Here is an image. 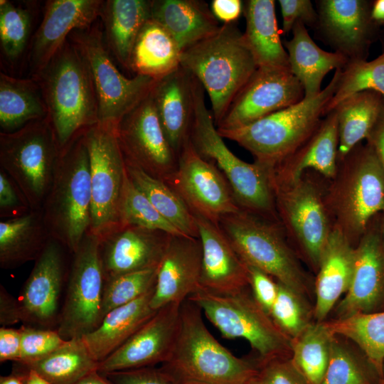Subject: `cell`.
Returning <instances> with one entry per match:
<instances>
[{
	"label": "cell",
	"instance_id": "obj_35",
	"mask_svg": "<svg viewBox=\"0 0 384 384\" xmlns=\"http://www.w3.org/2000/svg\"><path fill=\"white\" fill-rule=\"evenodd\" d=\"M181 50L171 34L149 18L134 43L130 70L136 75L159 80L181 65Z\"/></svg>",
	"mask_w": 384,
	"mask_h": 384
},
{
	"label": "cell",
	"instance_id": "obj_64",
	"mask_svg": "<svg viewBox=\"0 0 384 384\" xmlns=\"http://www.w3.org/2000/svg\"><path fill=\"white\" fill-rule=\"evenodd\" d=\"M383 384H384V380H383Z\"/></svg>",
	"mask_w": 384,
	"mask_h": 384
},
{
	"label": "cell",
	"instance_id": "obj_57",
	"mask_svg": "<svg viewBox=\"0 0 384 384\" xmlns=\"http://www.w3.org/2000/svg\"><path fill=\"white\" fill-rule=\"evenodd\" d=\"M366 140L373 147L384 169V99L378 118Z\"/></svg>",
	"mask_w": 384,
	"mask_h": 384
},
{
	"label": "cell",
	"instance_id": "obj_11",
	"mask_svg": "<svg viewBox=\"0 0 384 384\" xmlns=\"http://www.w3.org/2000/svg\"><path fill=\"white\" fill-rule=\"evenodd\" d=\"M68 39L89 69L97 99L98 124L116 129L122 117L151 93L157 80L124 76L110 58L97 24L73 31Z\"/></svg>",
	"mask_w": 384,
	"mask_h": 384
},
{
	"label": "cell",
	"instance_id": "obj_63",
	"mask_svg": "<svg viewBox=\"0 0 384 384\" xmlns=\"http://www.w3.org/2000/svg\"><path fill=\"white\" fill-rule=\"evenodd\" d=\"M182 384H199V383H182Z\"/></svg>",
	"mask_w": 384,
	"mask_h": 384
},
{
	"label": "cell",
	"instance_id": "obj_52",
	"mask_svg": "<svg viewBox=\"0 0 384 384\" xmlns=\"http://www.w3.org/2000/svg\"><path fill=\"white\" fill-rule=\"evenodd\" d=\"M252 295L260 306L270 315L277 298L278 283L263 271L247 265Z\"/></svg>",
	"mask_w": 384,
	"mask_h": 384
},
{
	"label": "cell",
	"instance_id": "obj_43",
	"mask_svg": "<svg viewBox=\"0 0 384 384\" xmlns=\"http://www.w3.org/2000/svg\"><path fill=\"white\" fill-rule=\"evenodd\" d=\"M119 225H131L158 230L171 235H184L154 207L133 183L127 170L119 204Z\"/></svg>",
	"mask_w": 384,
	"mask_h": 384
},
{
	"label": "cell",
	"instance_id": "obj_55",
	"mask_svg": "<svg viewBox=\"0 0 384 384\" xmlns=\"http://www.w3.org/2000/svg\"><path fill=\"white\" fill-rule=\"evenodd\" d=\"M18 322H21V314L18 298L0 284V324L9 327Z\"/></svg>",
	"mask_w": 384,
	"mask_h": 384
},
{
	"label": "cell",
	"instance_id": "obj_9",
	"mask_svg": "<svg viewBox=\"0 0 384 384\" xmlns=\"http://www.w3.org/2000/svg\"><path fill=\"white\" fill-rule=\"evenodd\" d=\"M60 153L48 117L12 132H0V166L15 182L32 210H41Z\"/></svg>",
	"mask_w": 384,
	"mask_h": 384
},
{
	"label": "cell",
	"instance_id": "obj_24",
	"mask_svg": "<svg viewBox=\"0 0 384 384\" xmlns=\"http://www.w3.org/2000/svg\"><path fill=\"white\" fill-rule=\"evenodd\" d=\"M202 246L200 289L218 294H232L250 286L246 264L218 225L193 215Z\"/></svg>",
	"mask_w": 384,
	"mask_h": 384
},
{
	"label": "cell",
	"instance_id": "obj_36",
	"mask_svg": "<svg viewBox=\"0 0 384 384\" xmlns=\"http://www.w3.org/2000/svg\"><path fill=\"white\" fill-rule=\"evenodd\" d=\"M48 108L38 82L0 73V127L2 132L16 131L48 117Z\"/></svg>",
	"mask_w": 384,
	"mask_h": 384
},
{
	"label": "cell",
	"instance_id": "obj_34",
	"mask_svg": "<svg viewBox=\"0 0 384 384\" xmlns=\"http://www.w3.org/2000/svg\"><path fill=\"white\" fill-rule=\"evenodd\" d=\"M151 1L108 0L101 17L107 44L125 68L130 69L132 50L145 23L151 18Z\"/></svg>",
	"mask_w": 384,
	"mask_h": 384
},
{
	"label": "cell",
	"instance_id": "obj_32",
	"mask_svg": "<svg viewBox=\"0 0 384 384\" xmlns=\"http://www.w3.org/2000/svg\"><path fill=\"white\" fill-rule=\"evenodd\" d=\"M243 13L246 19L243 36L258 68L290 69L279 36L274 1H246Z\"/></svg>",
	"mask_w": 384,
	"mask_h": 384
},
{
	"label": "cell",
	"instance_id": "obj_19",
	"mask_svg": "<svg viewBox=\"0 0 384 384\" xmlns=\"http://www.w3.org/2000/svg\"><path fill=\"white\" fill-rule=\"evenodd\" d=\"M181 304L171 303L159 309L123 345L100 362L97 370L106 374L167 361L178 333Z\"/></svg>",
	"mask_w": 384,
	"mask_h": 384
},
{
	"label": "cell",
	"instance_id": "obj_10",
	"mask_svg": "<svg viewBox=\"0 0 384 384\" xmlns=\"http://www.w3.org/2000/svg\"><path fill=\"white\" fill-rule=\"evenodd\" d=\"M188 299L226 338H241L259 354L260 361L287 358L292 339L274 324L247 288L232 294H218L199 289Z\"/></svg>",
	"mask_w": 384,
	"mask_h": 384
},
{
	"label": "cell",
	"instance_id": "obj_40",
	"mask_svg": "<svg viewBox=\"0 0 384 384\" xmlns=\"http://www.w3.org/2000/svg\"><path fill=\"white\" fill-rule=\"evenodd\" d=\"M335 336L353 341L364 352L377 373L384 365V311L357 313L326 323Z\"/></svg>",
	"mask_w": 384,
	"mask_h": 384
},
{
	"label": "cell",
	"instance_id": "obj_16",
	"mask_svg": "<svg viewBox=\"0 0 384 384\" xmlns=\"http://www.w3.org/2000/svg\"><path fill=\"white\" fill-rule=\"evenodd\" d=\"M165 183L180 196L193 215L215 225H218L223 216L240 209L224 176L195 150L189 139L178 156L175 171Z\"/></svg>",
	"mask_w": 384,
	"mask_h": 384
},
{
	"label": "cell",
	"instance_id": "obj_59",
	"mask_svg": "<svg viewBox=\"0 0 384 384\" xmlns=\"http://www.w3.org/2000/svg\"><path fill=\"white\" fill-rule=\"evenodd\" d=\"M26 372L17 368L8 375L0 377V384H26Z\"/></svg>",
	"mask_w": 384,
	"mask_h": 384
},
{
	"label": "cell",
	"instance_id": "obj_18",
	"mask_svg": "<svg viewBox=\"0 0 384 384\" xmlns=\"http://www.w3.org/2000/svg\"><path fill=\"white\" fill-rule=\"evenodd\" d=\"M304 98V87L290 69L258 68L231 102L216 128L228 130L245 126Z\"/></svg>",
	"mask_w": 384,
	"mask_h": 384
},
{
	"label": "cell",
	"instance_id": "obj_45",
	"mask_svg": "<svg viewBox=\"0 0 384 384\" xmlns=\"http://www.w3.org/2000/svg\"><path fill=\"white\" fill-rule=\"evenodd\" d=\"M31 26L30 11L7 0L0 1V42L9 60L18 59L23 53Z\"/></svg>",
	"mask_w": 384,
	"mask_h": 384
},
{
	"label": "cell",
	"instance_id": "obj_2",
	"mask_svg": "<svg viewBox=\"0 0 384 384\" xmlns=\"http://www.w3.org/2000/svg\"><path fill=\"white\" fill-rule=\"evenodd\" d=\"M36 79L60 149L99 123L97 99L85 61L68 38Z\"/></svg>",
	"mask_w": 384,
	"mask_h": 384
},
{
	"label": "cell",
	"instance_id": "obj_20",
	"mask_svg": "<svg viewBox=\"0 0 384 384\" xmlns=\"http://www.w3.org/2000/svg\"><path fill=\"white\" fill-rule=\"evenodd\" d=\"M171 236L161 230L119 225L100 240L105 280L157 268Z\"/></svg>",
	"mask_w": 384,
	"mask_h": 384
},
{
	"label": "cell",
	"instance_id": "obj_33",
	"mask_svg": "<svg viewBox=\"0 0 384 384\" xmlns=\"http://www.w3.org/2000/svg\"><path fill=\"white\" fill-rule=\"evenodd\" d=\"M50 238L41 210L0 222V267L14 269L35 261Z\"/></svg>",
	"mask_w": 384,
	"mask_h": 384
},
{
	"label": "cell",
	"instance_id": "obj_22",
	"mask_svg": "<svg viewBox=\"0 0 384 384\" xmlns=\"http://www.w3.org/2000/svg\"><path fill=\"white\" fill-rule=\"evenodd\" d=\"M350 286L337 307L338 318L371 312L384 295V238L372 221L355 247Z\"/></svg>",
	"mask_w": 384,
	"mask_h": 384
},
{
	"label": "cell",
	"instance_id": "obj_49",
	"mask_svg": "<svg viewBox=\"0 0 384 384\" xmlns=\"http://www.w3.org/2000/svg\"><path fill=\"white\" fill-rule=\"evenodd\" d=\"M246 384H308L304 376L287 358L258 361L255 373Z\"/></svg>",
	"mask_w": 384,
	"mask_h": 384
},
{
	"label": "cell",
	"instance_id": "obj_29",
	"mask_svg": "<svg viewBox=\"0 0 384 384\" xmlns=\"http://www.w3.org/2000/svg\"><path fill=\"white\" fill-rule=\"evenodd\" d=\"M151 18L171 34L181 52L220 27L208 4L200 0H151Z\"/></svg>",
	"mask_w": 384,
	"mask_h": 384
},
{
	"label": "cell",
	"instance_id": "obj_60",
	"mask_svg": "<svg viewBox=\"0 0 384 384\" xmlns=\"http://www.w3.org/2000/svg\"><path fill=\"white\" fill-rule=\"evenodd\" d=\"M370 18L375 24L384 23V0H376L370 9Z\"/></svg>",
	"mask_w": 384,
	"mask_h": 384
},
{
	"label": "cell",
	"instance_id": "obj_7",
	"mask_svg": "<svg viewBox=\"0 0 384 384\" xmlns=\"http://www.w3.org/2000/svg\"><path fill=\"white\" fill-rule=\"evenodd\" d=\"M341 161L324 201L333 226L353 244L377 215L384 214V169L368 142Z\"/></svg>",
	"mask_w": 384,
	"mask_h": 384
},
{
	"label": "cell",
	"instance_id": "obj_27",
	"mask_svg": "<svg viewBox=\"0 0 384 384\" xmlns=\"http://www.w3.org/2000/svg\"><path fill=\"white\" fill-rule=\"evenodd\" d=\"M338 114L334 110L296 152L274 169L272 178L278 182H292L311 169L333 179L338 170Z\"/></svg>",
	"mask_w": 384,
	"mask_h": 384
},
{
	"label": "cell",
	"instance_id": "obj_38",
	"mask_svg": "<svg viewBox=\"0 0 384 384\" xmlns=\"http://www.w3.org/2000/svg\"><path fill=\"white\" fill-rule=\"evenodd\" d=\"M383 97L373 91L356 93L335 109L338 114V158L343 159L363 139H367L380 113Z\"/></svg>",
	"mask_w": 384,
	"mask_h": 384
},
{
	"label": "cell",
	"instance_id": "obj_6",
	"mask_svg": "<svg viewBox=\"0 0 384 384\" xmlns=\"http://www.w3.org/2000/svg\"><path fill=\"white\" fill-rule=\"evenodd\" d=\"M84 132L60 149L53 181L41 208L50 238L72 254L91 225L90 158Z\"/></svg>",
	"mask_w": 384,
	"mask_h": 384
},
{
	"label": "cell",
	"instance_id": "obj_21",
	"mask_svg": "<svg viewBox=\"0 0 384 384\" xmlns=\"http://www.w3.org/2000/svg\"><path fill=\"white\" fill-rule=\"evenodd\" d=\"M104 1L51 0L35 33L29 53L31 77L50 61L75 30L91 26L101 16Z\"/></svg>",
	"mask_w": 384,
	"mask_h": 384
},
{
	"label": "cell",
	"instance_id": "obj_15",
	"mask_svg": "<svg viewBox=\"0 0 384 384\" xmlns=\"http://www.w3.org/2000/svg\"><path fill=\"white\" fill-rule=\"evenodd\" d=\"M72 255L61 242L49 239L18 297L23 324L57 329Z\"/></svg>",
	"mask_w": 384,
	"mask_h": 384
},
{
	"label": "cell",
	"instance_id": "obj_54",
	"mask_svg": "<svg viewBox=\"0 0 384 384\" xmlns=\"http://www.w3.org/2000/svg\"><path fill=\"white\" fill-rule=\"evenodd\" d=\"M21 353V333L19 329L1 326L0 328V362H17Z\"/></svg>",
	"mask_w": 384,
	"mask_h": 384
},
{
	"label": "cell",
	"instance_id": "obj_23",
	"mask_svg": "<svg viewBox=\"0 0 384 384\" xmlns=\"http://www.w3.org/2000/svg\"><path fill=\"white\" fill-rule=\"evenodd\" d=\"M202 246L199 238L172 235L157 270L151 306L181 304L200 289Z\"/></svg>",
	"mask_w": 384,
	"mask_h": 384
},
{
	"label": "cell",
	"instance_id": "obj_13",
	"mask_svg": "<svg viewBox=\"0 0 384 384\" xmlns=\"http://www.w3.org/2000/svg\"><path fill=\"white\" fill-rule=\"evenodd\" d=\"M100 239L87 233L73 253L57 331L65 340L80 338L102 321L105 275Z\"/></svg>",
	"mask_w": 384,
	"mask_h": 384
},
{
	"label": "cell",
	"instance_id": "obj_51",
	"mask_svg": "<svg viewBox=\"0 0 384 384\" xmlns=\"http://www.w3.org/2000/svg\"><path fill=\"white\" fill-rule=\"evenodd\" d=\"M105 375L114 384H179L161 367H144L112 372Z\"/></svg>",
	"mask_w": 384,
	"mask_h": 384
},
{
	"label": "cell",
	"instance_id": "obj_12",
	"mask_svg": "<svg viewBox=\"0 0 384 384\" xmlns=\"http://www.w3.org/2000/svg\"><path fill=\"white\" fill-rule=\"evenodd\" d=\"M278 218L287 235L297 243L315 270L333 224L319 184L305 173L292 182L272 178Z\"/></svg>",
	"mask_w": 384,
	"mask_h": 384
},
{
	"label": "cell",
	"instance_id": "obj_8",
	"mask_svg": "<svg viewBox=\"0 0 384 384\" xmlns=\"http://www.w3.org/2000/svg\"><path fill=\"white\" fill-rule=\"evenodd\" d=\"M218 226L245 264L302 297L308 292L307 276L286 241L279 222L240 208L223 216Z\"/></svg>",
	"mask_w": 384,
	"mask_h": 384
},
{
	"label": "cell",
	"instance_id": "obj_50",
	"mask_svg": "<svg viewBox=\"0 0 384 384\" xmlns=\"http://www.w3.org/2000/svg\"><path fill=\"white\" fill-rule=\"evenodd\" d=\"M31 210L22 191L11 177L0 169V217L1 220L21 217Z\"/></svg>",
	"mask_w": 384,
	"mask_h": 384
},
{
	"label": "cell",
	"instance_id": "obj_5",
	"mask_svg": "<svg viewBox=\"0 0 384 384\" xmlns=\"http://www.w3.org/2000/svg\"><path fill=\"white\" fill-rule=\"evenodd\" d=\"M342 69V68H341ZM316 95L272 113L245 126L218 130L223 138L247 150L255 161L270 169L296 152L314 133L337 87L341 70Z\"/></svg>",
	"mask_w": 384,
	"mask_h": 384
},
{
	"label": "cell",
	"instance_id": "obj_48",
	"mask_svg": "<svg viewBox=\"0 0 384 384\" xmlns=\"http://www.w3.org/2000/svg\"><path fill=\"white\" fill-rule=\"evenodd\" d=\"M19 330L20 358L15 363H26L42 358L66 341L56 329H41L22 324Z\"/></svg>",
	"mask_w": 384,
	"mask_h": 384
},
{
	"label": "cell",
	"instance_id": "obj_46",
	"mask_svg": "<svg viewBox=\"0 0 384 384\" xmlns=\"http://www.w3.org/2000/svg\"><path fill=\"white\" fill-rule=\"evenodd\" d=\"M277 283V296L270 316L279 329L292 340L310 324L309 312L304 297Z\"/></svg>",
	"mask_w": 384,
	"mask_h": 384
},
{
	"label": "cell",
	"instance_id": "obj_58",
	"mask_svg": "<svg viewBox=\"0 0 384 384\" xmlns=\"http://www.w3.org/2000/svg\"><path fill=\"white\" fill-rule=\"evenodd\" d=\"M74 384H114L105 375L95 370Z\"/></svg>",
	"mask_w": 384,
	"mask_h": 384
},
{
	"label": "cell",
	"instance_id": "obj_61",
	"mask_svg": "<svg viewBox=\"0 0 384 384\" xmlns=\"http://www.w3.org/2000/svg\"><path fill=\"white\" fill-rule=\"evenodd\" d=\"M23 371L26 372V384H50L46 380L33 370Z\"/></svg>",
	"mask_w": 384,
	"mask_h": 384
},
{
	"label": "cell",
	"instance_id": "obj_56",
	"mask_svg": "<svg viewBox=\"0 0 384 384\" xmlns=\"http://www.w3.org/2000/svg\"><path fill=\"white\" fill-rule=\"evenodd\" d=\"M210 9L218 21L230 23L236 22L243 12V3L240 0H213Z\"/></svg>",
	"mask_w": 384,
	"mask_h": 384
},
{
	"label": "cell",
	"instance_id": "obj_44",
	"mask_svg": "<svg viewBox=\"0 0 384 384\" xmlns=\"http://www.w3.org/2000/svg\"><path fill=\"white\" fill-rule=\"evenodd\" d=\"M157 268L124 274L105 280L102 320L112 309L141 297L156 286Z\"/></svg>",
	"mask_w": 384,
	"mask_h": 384
},
{
	"label": "cell",
	"instance_id": "obj_42",
	"mask_svg": "<svg viewBox=\"0 0 384 384\" xmlns=\"http://www.w3.org/2000/svg\"><path fill=\"white\" fill-rule=\"evenodd\" d=\"M364 91H373L384 98V52L376 58L348 60L341 70L336 91L326 107L324 114L335 110L348 97Z\"/></svg>",
	"mask_w": 384,
	"mask_h": 384
},
{
	"label": "cell",
	"instance_id": "obj_53",
	"mask_svg": "<svg viewBox=\"0 0 384 384\" xmlns=\"http://www.w3.org/2000/svg\"><path fill=\"white\" fill-rule=\"evenodd\" d=\"M282 16V33L292 31L298 21L311 25L318 20V14L309 0H279Z\"/></svg>",
	"mask_w": 384,
	"mask_h": 384
},
{
	"label": "cell",
	"instance_id": "obj_37",
	"mask_svg": "<svg viewBox=\"0 0 384 384\" xmlns=\"http://www.w3.org/2000/svg\"><path fill=\"white\" fill-rule=\"evenodd\" d=\"M98 366L82 337L66 340L60 347L42 358L14 365L23 370L36 371L50 384H74L97 370Z\"/></svg>",
	"mask_w": 384,
	"mask_h": 384
},
{
	"label": "cell",
	"instance_id": "obj_30",
	"mask_svg": "<svg viewBox=\"0 0 384 384\" xmlns=\"http://www.w3.org/2000/svg\"><path fill=\"white\" fill-rule=\"evenodd\" d=\"M154 289L112 309L96 329L82 336L95 360L100 363L107 358L156 313L151 306Z\"/></svg>",
	"mask_w": 384,
	"mask_h": 384
},
{
	"label": "cell",
	"instance_id": "obj_47",
	"mask_svg": "<svg viewBox=\"0 0 384 384\" xmlns=\"http://www.w3.org/2000/svg\"><path fill=\"white\" fill-rule=\"evenodd\" d=\"M320 384H368L357 358L335 335L331 341L328 366Z\"/></svg>",
	"mask_w": 384,
	"mask_h": 384
},
{
	"label": "cell",
	"instance_id": "obj_25",
	"mask_svg": "<svg viewBox=\"0 0 384 384\" xmlns=\"http://www.w3.org/2000/svg\"><path fill=\"white\" fill-rule=\"evenodd\" d=\"M371 6L363 0L319 1L320 26L337 52L348 60L365 59L372 26Z\"/></svg>",
	"mask_w": 384,
	"mask_h": 384
},
{
	"label": "cell",
	"instance_id": "obj_1",
	"mask_svg": "<svg viewBox=\"0 0 384 384\" xmlns=\"http://www.w3.org/2000/svg\"><path fill=\"white\" fill-rule=\"evenodd\" d=\"M193 116L189 141L225 178L240 208L279 222L272 183L273 169L246 162L234 154L219 134L205 101V90L194 77Z\"/></svg>",
	"mask_w": 384,
	"mask_h": 384
},
{
	"label": "cell",
	"instance_id": "obj_4",
	"mask_svg": "<svg viewBox=\"0 0 384 384\" xmlns=\"http://www.w3.org/2000/svg\"><path fill=\"white\" fill-rule=\"evenodd\" d=\"M180 65L209 96L215 126L258 68L236 22L223 23L213 35L183 50Z\"/></svg>",
	"mask_w": 384,
	"mask_h": 384
},
{
	"label": "cell",
	"instance_id": "obj_3",
	"mask_svg": "<svg viewBox=\"0 0 384 384\" xmlns=\"http://www.w3.org/2000/svg\"><path fill=\"white\" fill-rule=\"evenodd\" d=\"M200 307L181 304L180 325L169 358L161 367L179 384H246L258 363L234 356L210 334Z\"/></svg>",
	"mask_w": 384,
	"mask_h": 384
},
{
	"label": "cell",
	"instance_id": "obj_14",
	"mask_svg": "<svg viewBox=\"0 0 384 384\" xmlns=\"http://www.w3.org/2000/svg\"><path fill=\"white\" fill-rule=\"evenodd\" d=\"M90 158L91 225L100 240L119 226V204L126 175L115 128L97 124L84 132Z\"/></svg>",
	"mask_w": 384,
	"mask_h": 384
},
{
	"label": "cell",
	"instance_id": "obj_26",
	"mask_svg": "<svg viewBox=\"0 0 384 384\" xmlns=\"http://www.w3.org/2000/svg\"><path fill=\"white\" fill-rule=\"evenodd\" d=\"M193 81L194 76L180 65L157 80L151 92L163 130L177 156L189 139L194 107Z\"/></svg>",
	"mask_w": 384,
	"mask_h": 384
},
{
	"label": "cell",
	"instance_id": "obj_41",
	"mask_svg": "<svg viewBox=\"0 0 384 384\" xmlns=\"http://www.w3.org/2000/svg\"><path fill=\"white\" fill-rule=\"evenodd\" d=\"M334 335L324 322L310 323L292 340V361L308 384H320Z\"/></svg>",
	"mask_w": 384,
	"mask_h": 384
},
{
	"label": "cell",
	"instance_id": "obj_31",
	"mask_svg": "<svg viewBox=\"0 0 384 384\" xmlns=\"http://www.w3.org/2000/svg\"><path fill=\"white\" fill-rule=\"evenodd\" d=\"M292 32V38L284 43L290 70L302 85L304 97L315 96L322 90L326 74L343 68L348 59L341 53L326 51L318 46L302 21L295 23Z\"/></svg>",
	"mask_w": 384,
	"mask_h": 384
},
{
	"label": "cell",
	"instance_id": "obj_39",
	"mask_svg": "<svg viewBox=\"0 0 384 384\" xmlns=\"http://www.w3.org/2000/svg\"><path fill=\"white\" fill-rule=\"evenodd\" d=\"M125 166L129 178L164 218L184 235L198 238L193 213L166 183L127 161Z\"/></svg>",
	"mask_w": 384,
	"mask_h": 384
},
{
	"label": "cell",
	"instance_id": "obj_62",
	"mask_svg": "<svg viewBox=\"0 0 384 384\" xmlns=\"http://www.w3.org/2000/svg\"><path fill=\"white\" fill-rule=\"evenodd\" d=\"M380 228L381 233H382L383 237L384 238V218L380 221Z\"/></svg>",
	"mask_w": 384,
	"mask_h": 384
},
{
	"label": "cell",
	"instance_id": "obj_28",
	"mask_svg": "<svg viewBox=\"0 0 384 384\" xmlns=\"http://www.w3.org/2000/svg\"><path fill=\"white\" fill-rule=\"evenodd\" d=\"M356 250L351 241L333 226L322 252L315 282L314 316L322 322L350 286Z\"/></svg>",
	"mask_w": 384,
	"mask_h": 384
},
{
	"label": "cell",
	"instance_id": "obj_17",
	"mask_svg": "<svg viewBox=\"0 0 384 384\" xmlns=\"http://www.w3.org/2000/svg\"><path fill=\"white\" fill-rule=\"evenodd\" d=\"M116 134L125 161L166 182L178 156L160 123L151 93L119 121Z\"/></svg>",
	"mask_w": 384,
	"mask_h": 384
}]
</instances>
